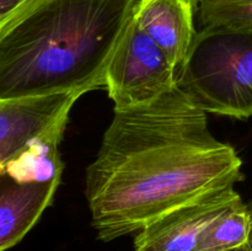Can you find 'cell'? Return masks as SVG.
Instances as JSON below:
<instances>
[{"label": "cell", "mask_w": 252, "mask_h": 251, "mask_svg": "<svg viewBox=\"0 0 252 251\" xmlns=\"http://www.w3.org/2000/svg\"><path fill=\"white\" fill-rule=\"evenodd\" d=\"M250 229L248 204L239 194L212 219L196 251H230L248 245Z\"/></svg>", "instance_id": "cell-10"}, {"label": "cell", "mask_w": 252, "mask_h": 251, "mask_svg": "<svg viewBox=\"0 0 252 251\" xmlns=\"http://www.w3.org/2000/svg\"><path fill=\"white\" fill-rule=\"evenodd\" d=\"M176 86L203 112L252 117V31H197Z\"/></svg>", "instance_id": "cell-3"}, {"label": "cell", "mask_w": 252, "mask_h": 251, "mask_svg": "<svg viewBox=\"0 0 252 251\" xmlns=\"http://www.w3.org/2000/svg\"><path fill=\"white\" fill-rule=\"evenodd\" d=\"M176 83L177 69L130 17L105 73L115 111L153 102L174 90Z\"/></svg>", "instance_id": "cell-4"}, {"label": "cell", "mask_w": 252, "mask_h": 251, "mask_svg": "<svg viewBox=\"0 0 252 251\" xmlns=\"http://www.w3.org/2000/svg\"><path fill=\"white\" fill-rule=\"evenodd\" d=\"M139 0H36L0 33V100L105 88Z\"/></svg>", "instance_id": "cell-2"}, {"label": "cell", "mask_w": 252, "mask_h": 251, "mask_svg": "<svg viewBox=\"0 0 252 251\" xmlns=\"http://www.w3.org/2000/svg\"><path fill=\"white\" fill-rule=\"evenodd\" d=\"M230 251H251L250 248H249V245H245V246H241V248L239 249H234V250H230Z\"/></svg>", "instance_id": "cell-14"}, {"label": "cell", "mask_w": 252, "mask_h": 251, "mask_svg": "<svg viewBox=\"0 0 252 251\" xmlns=\"http://www.w3.org/2000/svg\"><path fill=\"white\" fill-rule=\"evenodd\" d=\"M66 123L38 138L16 157L10 160L4 172L20 182L52 184L61 182L63 162L59 154V143L63 138Z\"/></svg>", "instance_id": "cell-9"}, {"label": "cell", "mask_w": 252, "mask_h": 251, "mask_svg": "<svg viewBox=\"0 0 252 251\" xmlns=\"http://www.w3.org/2000/svg\"><path fill=\"white\" fill-rule=\"evenodd\" d=\"M36 0H0V33Z\"/></svg>", "instance_id": "cell-12"}, {"label": "cell", "mask_w": 252, "mask_h": 251, "mask_svg": "<svg viewBox=\"0 0 252 251\" xmlns=\"http://www.w3.org/2000/svg\"><path fill=\"white\" fill-rule=\"evenodd\" d=\"M238 196L226 186L167 212L138 231L134 251H196L212 219Z\"/></svg>", "instance_id": "cell-5"}, {"label": "cell", "mask_w": 252, "mask_h": 251, "mask_svg": "<svg viewBox=\"0 0 252 251\" xmlns=\"http://www.w3.org/2000/svg\"><path fill=\"white\" fill-rule=\"evenodd\" d=\"M132 20L179 69L197 32L193 5L186 0H139Z\"/></svg>", "instance_id": "cell-7"}, {"label": "cell", "mask_w": 252, "mask_h": 251, "mask_svg": "<svg viewBox=\"0 0 252 251\" xmlns=\"http://www.w3.org/2000/svg\"><path fill=\"white\" fill-rule=\"evenodd\" d=\"M59 182H20L0 174V251L24 239L53 199Z\"/></svg>", "instance_id": "cell-8"}, {"label": "cell", "mask_w": 252, "mask_h": 251, "mask_svg": "<svg viewBox=\"0 0 252 251\" xmlns=\"http://www.w3.org/2000/svg\"><path fill=\"white\" fill-rule=\"evenodd\" d=\"M186 1L189 2V4H192L193 6H196V4H197V1H198V0H186Z\"/></svg>", "instance_id": "cell-15"}, {"label": "cell", "mask_w": 252, "mask_h": 251, "mask_svg": "<svg viewBox=\"0 0 252 251\" xmlns=\"http://www.w3.org/2000/svg\"><path fill=\"white\" fill-rule=\"evenodd\" d=\"M231 145L208 129L207 113L176 88L158 100L115 111L85 194L97 238L142 230L167 212L244 179Z\"/></svg>", "instance_id": "cell-1"}, {"label": "cell", "mask_w": 252, "mask_h": 251, "mask_svg": "<svg viewBox=\"0 0 252 251\" xmlns=\"http://www.w3.org/2000/svg\"><path fill=\"white\" fill-rule=\"evenodd\" d=\"M194 14L201 29L252 31V0H198Z\"/></svg>", "instance_id": "cell-11"}, {"label": "cell", "mask_w": 252, "mask_h": 251, "mask_svg": "<svg viewBox=\"0 0 252 251\" xmlns=\"http://www.w3.org/2000/svg\"><path fill=\"white\" fill-rule=\"evenodd\" d=\"M80 96L73 93L0 100V174L31 143L68 123L69 112Z\"/></svg>", "instance_id": "cell-6"}, {"label": "cell", "mask_w": 252, "mask_h": 251, "mask_svg": "<svg viewBox=\"0 0 252 251\" xmlns=\"http://www.w3.org/2000/svg\"><path fill=\"white\" fill-rule=\"evenodd\" d=\"M248 208H249V213H250V219H251V229H250V236H249V248H250V250L252 251V201L250 203L248 204Z\"/></svg>", "instance_id": "cell-13"}]
</instances>
